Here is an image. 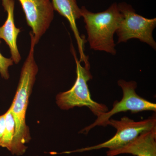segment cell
I'll list each match as a JSON object with an SVG mask.
<instances>
[{"label":"cell","mask_w":156,"mask_h":156,"mask_svg":"<svg viewBox=\"0 0 156 156\" xmlns=\"http://www.w3.org/2000/svg\"><path fill=\"white\" fill-rule=\"evenodd\" d=\"M30 34L31 41L29 53L21 69L17 91L10 106L15 124V135L11 153L16 155L25 153L27 149L25 144L31 139L29 128L26 123V115L29 99L38 72L34 55L35 43L33 35L31 32Z\"/></svg>","instance_id":"obj_1"},{"label":"cell","mask_w":156,"mask_h":156,"mask_svg":"<svg viewBox=\"0 0 156 156\" xmlns=\"http://www.w3.org/2000/svg\"><path fill=\"white\" fill-rule=\"evenodd\" d=\"M80 9L91 49L115 55L114 35L122 18L118 4L114 3L105 11L98 13L88 11L84 6Z\"/></svg>","instance_id":"obj_2"},{"label":"cell","mask_w":156,"mask_h":156,"mask_svg":"<svg viewBox=\"0 0 156 156\" xmlns=\"http://www.w3.org/2000/svg\"><path fill=\"white\" fill-rule=\"evenodd\" d=\"M76 65V79L71 89L58 93L56 97V102L58 107L68 110L75 107L86 106L97 117L108 111L105 105L99 103L92 100L87 83L92 79L90 73V65L83 66L77 58L74 50L73 49Z\"/></svg>","instance_id":"obj_3"},{"label":"cell","mask_w":156,"mask_h":156,"mask_svg":"<svg viewBox=\"0 0 156 156\" xmlns=\"http://www.w3.org/2000/svg\"><path fill=\"white\" fill-rule=\"evenodd\" d=\"M108 125L112 126L117 130L114 136L108 140L97 145L64 152L62 153L83 152L102 148H108V150H111L122 147L134 140L143 132L155 128L156 118L155 115H153L138 122L126 116L122 117L120 120L111 119L109 120Z\"/></svg>","instance_id":"obj_4"},{"label":"cell","mask_w":156,"mask_h":156,"mask_svg":"<svg viewBox=\"0 0 156 156\" xmlns=\"http://www.w3.org/2000/svg\"><path fill=\"white\" fill-rule=\"evenodd\" d=\"M118 84L122 88L123 92L121 100L115 101L111 110L97 117L94 122L85 127L80 133L87 134L90 130L95 127H106L109 120L119 113L130 111L135 113L144 111H156L155 103L140 97L136 93L135 89L137 87V83L136 82H127L125 80H120L118 81Z\"/></svg>","instance_id":"obj_5"},{"label":"cell","mask_w":156,"mask_h":156,"mask_svg":"<svg viewBox=\"0 0 156 156\" xmlns=\"http://www.w3.org/2000/svg\"><path fill=\"white\" fill-rule=\"evenodd\" d=\"M122 18L116 30L118 44L131 39H137L156 50L153 31L156 26V18L148 19L136 14L131 5L126 2L118 5Z\"/></svg>","instance_id":"obj_6"},{"label":"cell","mask_w":156,"mask_h":156,"mask_svg":"<svg viewBox=\"0 0 156 156\" xmlns=\"http://www.w3.org/2000/svg\"><path fill=\"white\" fill-rule=\"evenodd\" d=\"M25 14L27 24L32 29L35 44L50 27L54 10L50 0H18Z\"/></svg>","instance_id":"obj_7"},{"label":"cell","mask_w":156,"mask_h":156,"mask_svg":"<svg viewBox=\"0 0 156 156\" xmlns=\"http://www.w3.org/2000/svg\"><path fill=\"white\" fill-rule=\"evenodd\" d=\"M130 154L135 156H156V127L140 134L122 147L106 152V156Z\"/></svg>","instance_id":"obj_8"},{"label":"cell","mask_w":156,"mask_h":156,"mask_svg":"<svg viewBox=\"0 0 156 156\" xmlns=\"http://www.w3.org/2000/svg\"><path fill=\"white\" fill-rule=\"evenodd\" d=\"M2 5L7 13V17L5 23L0 26V39L4 40L9 46L11 58L17 64L21 59L17 44V37L21 30L16 27L14 23L15 2L14 0H2Z\"/></svg>","instance_id":"obj_9"},{"label":"cell","mask_w":156,"mask_h":156,"mask_svg":"<svg viewBox=\"0 0 156 156\" xmlns=\"http://www.w3.org/2000/svg\"><path fill=\"white\" fill-rule=\"evenodd\" d=\"M53 9L60 15L65 17L69 22L77 43L80 59V62L87 61V58L84 53V41L80 36L77 27L76 20L81 16V9L76 0H52Z\"/></svg>","instance_id":"obj_10"},{"label":"cell","mask_w":156,"mask_h":156,"mask_svg":"<svg viewBox=\"0 0 156 156\" xmlns=\"http://www.w3.org/2000/svg\"><path fill=\"white\" fill-rule=\"evenodd\" d=\"M5 128L2 139L0 143V147L7 148L12 151L15 132V124L11 108L5 113Z\"/></svg>","instance_id":"obj_11"},{"label":"cell","mask_w":156,"mask_h":156,"mask_svg":"<svg viewBox=\"0 0 156 156\" xmlns=\"http://www.w3.org/2000/svg\"><path fill=\"white\" fill-rule=\"evenodd\" d=\"M2 41H0V44ZM13 59L6 58L2 55L0 52V74L1 76L5 80H8L10 77L9 68L14 64Z\"/></svg>","instance_id":"obj_12"},{"label":"cell","mask_w":156,"mask_h":156,"mask_svg":"<svg viewBox=\"0 0 156 156\" xmlns=\"http://www.w3.org/2000/svg\"><path fill=\"white\" fill-rule=\"evenodd\" d=\"M5 128V115H0V143L2 139Z\"/></svg>","instance_id":"obj_13"}]
</instances>
